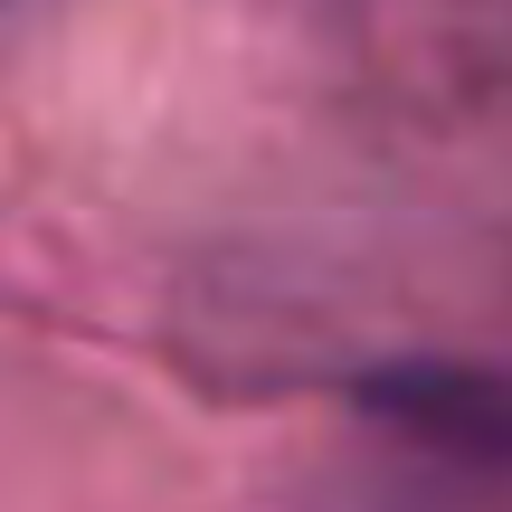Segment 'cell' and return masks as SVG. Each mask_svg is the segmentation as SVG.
I'll return each mask as SVG.
<instances>
[{"mask_svg":"<svg viewBox=\"0 0 512 512\" xmlns=\"http://www.w3.org/2000/svg\"><path fill=\"white\" fill-rule=\"evenodd\" d=\"M380 418H399L418 446H446V456H475V465H512V380L494 370H389V380L361 389Z\"/></svg>","mask_w":512,"mask_h":512,"instance_id":"1","label":"cell"}]
</instances>
